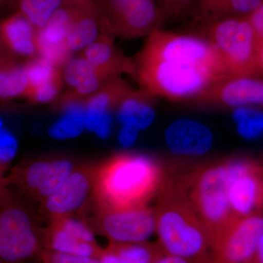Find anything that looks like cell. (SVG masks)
Instances as JSON below:
<instances>
[{
  "mask_svg": "<svg viewBox=\"0 0 263 263\" xmlns=\"http://www.w3.org/2000/svg\"><path fill=\"white\" fill-rule=\"evenodd\" d=\"M133 75L142 89L174 101L200 97L230 76L218 52L200 35L158 29L147 36L133 60Z\"/></svg>",
  "mask_w": 263,
  "mask_h": 263,
  "instance_id": "6da1fadb",
  "label": "cell"
},
{
  "mask_svg": "<svg viewBox=\"0 0 263 263\" xmlns=\"http://www.w3.org/2000/svg\"><path fill=\"white\" fill-rule=\"evenodd\" d=\"M62 1L64 4L92 15L99 21L100 12L95 0H62Z\"/></svg>",
  "mask_w": 263,
  "mask_h": 263,
  "instance_id": "1f68e13d",
  "label": "cell"
},
{
  "mask_svg": "<svg viewBox=\"0 0 263 263\" xmlns=\"http://www.w3.org/2000/svg\"><path fill=\"white\" fill-rule=\"evenodd\" d=\"M156 263H197L188 259L181 258V257H174V256L164 254L162 258L159 259Z\"/></svg>",
  "mask_w": 263,
  "mask_h": 263,
  "instance_id": "d590c367",
  "label": "cell"
},
{
  "mask_svg": "<svg viewBox=\"0 0 263 263\" xmlns=\"http://www.w3.org/2000/svg\"><path fill=\"white\" fill-rule=\"evenodd\" d=\"M131 89L121 76L107 81L85 102V127L100 138H107L111 130L112 114Z\"/></svg>",
  "mask_w": 263,
  "mask_h": 263,
  "instance_id": "2e32d148",
  "label": "cell"
},
{
  "mask_svg": "<svg viewBox=\"0 0 263 263\" xmlns=\"http://www.w3.org/2000/svg\"><path fill=\"white\" fill-rule=\"evenodd\" d=\"M233 117L240 136L248 139L263 136V111L258 108L235 109Z\"/></svg>",
  "mask_w": 263,
  "mask_h": 263,
  "instance_id": "83f0119b",
  "label": "cell"
},
{
  "mask_svg": "<svg viewBox=\"0 0 263 263\" xmlns=\"http://www.w3.org/2000/svg\"><path fill=\"white\" fill-rule=\"evenodd\" d=\"M169 174L160 161L151 156L114 154L98 164L91 205L105 209L148 205L160 193Z\"/></svg>",
  "mask_w": 263,
  "mask_h": 263,
  "instance_id": "7a4b0ae2",
  "label": "cell"
},
{
  "mask_svg": "<svg viewBox=\"0 0 263 263\" xmlns=\"http://www.w3.org/2000/svg\"><path fill=\"white\" fill-rule=\"evenodd\" d=\"M263 215L234 216L216 237L211 263H254Z\"/></svg>",
  "mask_w": 263,
  "mask_h": 263,
  "instance_id": "8fae6325",
  "label": "cell"
},
{
  "mask_svg": "<svg viewBox=\"0 0 263 263\" xmlns=\"http://www.w3.org/2000/svg\"><path fill=\"white\" fill-rule=\"evenodd\" d=\"M17 150L16 140L11 133L3 127L0 121V163L8 166Z\"/></svg>",
  "mask_w": 263,
  "mask_h": 263,
  "instance_id": "4dcf8cb0",
  "label": "cell"
},
{
  "mask_svg": "<svg viewBox=\"0 0 263 263\" xmlns=\"http://www.w3.org/2000/svg\"><path fill=\"white\" fill-rule=\"evenodd\" d=\"M41 243L45 249L96 259L104 249L84 218L79 216L48 219V226L41 228Z\"/></svg>",
  "mask_w": 263,
  "mask_h": 263,
  "instance_id": "7c38bea8",
  "label": "cell"
},
{
  "mask_svg": "<svg viewBox=\"0 0 263 263\" xmlns=\"http://www.w3.org/2000/svg\"><path fill=\"white\" fill-rule=\"evenodd\" d=\"M9 5L16 6V0H0V9Z\"/></svg>",
  "mask_w": 263,
  "mask_h": 263,
  "instance_id": "f35d334b",
  "label": "cell"
},
{
  "mask_svg": "<svg viewBox=\"0 0 263 263\" xmlns=\"http://www.w3.org/2000/svg\"><path fill=\"white\" fill-rule=\"evenodd\" d=\"M38 261L41 263H99V259L81 257L43 249Z\"/></svg>",
  "mask_w": 263,
  "mask_h": 263,
  "instance_id": "f546056e",
  "label": "cell"
},
{
  "mask_svg": "<svg viewBox=\"0 0 263 263\" xmlns=\"http://www.w3.org/2000/svg\"><path fill=\"white\" fill-rule=\"evenodd\" d=\"M166 143L173 153L185 157L203 155L212 146L213 136L204 124L190 119L173 122L164 133Z\"/></svg>",
  "mask_w": 263,
  "mask_h": 263,
  "instance_id": "e0dca14e",
  "label": "cell"
},
{
  "mask_svg": "<svg viewBox=\"0 0 263 263\" xmlns=\"http://www.w3.org/2000/svg\"><path fill=\"white\" fill-rule=\"evenodd\" d=\"M154 207L155 233L164 254L197 263H211L212 242L182 188L169 175Z\"/></svg>",
  "mask_w": 263,
  "mask_h": 263,
  "instance_id": "3957f363",
  "label": "cell"
},
{
  "mask_svg": "<svg viewBox=\"0 0 263 263\" xmlns=\"http://www.w3.org/2000/svg\"><path fill=\"white\" fill-rule=\"evenodd\" d=\"M28 79L24 65H21L8 48L0 53V101L24 98Z\"/></svg>",
  "mask_w": 263,
  "mask_h": 263,
  "instance_id": "603a6c76",
  "label": "cell"
},
{
  "mask_svg": "<svg viewBox=\"0 0 263 263\" xmlns=\"http://www.w3.org/2000/svg\"><path fill=\"white\" fill-rule=\"evenodd\" d=\"M7 166L0 163V199L8 192L9 188L5 184V176H6Z\"/></svg>",
  "mask_w": 263,
  "mask_h": 263,
  "instance_id": "e575fe53",
  "label": "cell"
},
{
  "mask_svg": "<svg viewBox=\"0 0 263 263\" xmlns=\"http://www.w3.org/2000/svg\"><path fill=\"white\" fill-rule=\"evenodd\" d=\"M37 31L28 18L17 11L0 22V40L13 54L37 56Z\"/></svg>",
  "mask_w": 263,
  "mask_h": 263,
  "instance_id": "ffe728a7",
  "label": "cell"
},
{
  "mask_svg": "<svg viewBox=\"0 0 263 263\" xmlns=\"http://www.w3.org/2000/svg\"><path fill=\"white\" fill-rule=\"evenodd\" d=\"M262 0H196L194 15L200 25L230 18L248 16Z\"/></svg>",
  "mask_w": 263,
  "mask_h": 263,
  "instance_id": "7402d4cb",
  "label": "cell"
},
{
  "mask_svg": "<svg viewBox=\"0 0 263 263\" xmlns=\"http://www.w3.org/2000/svg\"><path fill=\"white\" fill-rule=\"evenodd\" d=\"M27 263H30V262H27ZM40 263H41V262H40Z\"/></svg>",
  "mask_w": 263,
  "mask_h": 263,
  "instance_id": "60d3db41",
  "label": "cell"
},
{
  "mask_svg": "<svg viewBox=\"0 0 263 263\" xmlns=\"http://www.w3.org/2000/svg\"><path fill=\"white\" fill-rule=\"evenodd\" d=\"M196 0H159L158 7L164 22L178 21L193 11Z\"/></svg>",
  "mask_w": 263,
  "mask_h": 263,
  "instance_id": "f1b7e54d",
  "label": "cell"
},
{
  "mask_svg": "<svg viewBox=\"0 0 263 263\" xmlns=\"http://www.w3.org/2000/svg\"><path fill=\"white\" fill-rule=\"evenodd\" d=\"M247 17L253 27L259 44L263 41V0L260 5Z\"/></svg>",
  "mask_w": 263,
  "mask_h": 263,
  "instance_id": "d6a6232c",
  "label": "cell"
},
{
  "mask_svg": "<svg viewBox=\"0 0 263 263\" xmlns=\"http://www.w3.org/2000/svg\"><path fill=\"white\" fill-rule=\"evenodd\" d=\"M92 215L84 217L95 235L108 242L136 243L146 241L155 233L154 207L143 205L128 209L92 208Z\"/></svg>",
  "mask_w": 263,
  "mask_h": 263,
  "instance_id": "9c48e42d",
  "label": "cell"
},
{
  "mask_svg": "<svg viewBox=\"0 0 263 263\" xmlns=\"http://www.w3.org/2000/svg\"><path fill=\"white\" fill-rule=\"evenodd\" d=\"M156 98L146 90L132 88L116 111L119 120L123 124L132 126L138 131L149 127L156 117Z\"/></svg>",
  "mask_w": 263,
  "mask_h": 263,
  "instance_id": "44dd1931",
  "label": "cell"
},
{
  "mask_svg": "<svg viewBox=\"0 0 263 263\" xmlns=\"http://www.w3.org/2000/svg\"><path fill=\"white\" fill-rule=\"evenodd\" d=\"M200 27L201 35L218 52L230 76L258 73V42L248 17H230Z\"/></svg>",
  "mask_w": 263,
  "mask_h": 263,
  "instance_id": "8992f818",
  "label": "cell"
},
{
  "mask_svg": "<svg viewBox=\"0 0 263 263\" xmlns=\"http://www.w3.org/2000/svg\"><path fill=\"white\" fill-rule=\"evenodd\" d=\"M78 164L69 157L59 156L24 161L6 174L5 184L41 204L61 186Z\"/></svg>",
  "mask_w": 263,
  "mask_h": 263,
  "instance_id": "ba28073f",
  "label": "cell"
},
{
  "mask_svg": "<svg viewBox=\"0 0 263 263\" xmlns=\"http://www.w3.org/2000/svg\"><path fill=\"white\" fill-rule=\"evenodd\" d=\"M138 129L132 126L123 124V127L119 133V142L123 146H129L136 141L138 136Z\"/></svg>",
  "mask_w": 263,
  "mask_h": 263,
  "instance_id": "836d02e7",
  "label": "cell"
},
{
  "mask_svg": "<svg viewBox=\"0 0 263 263\" xmlns=\"http://www.w3.org/2000/svg\"><path fill=\"white\" fill-rule=\"evenodd\" d=\"M24 67L28 79L24 99L35 104L55 101L64 82L60 69L38 56L30 58Z\"/></svg>",
  "mask_w": 263,
  "mask_h": 263,
  "instance_id": "ac0fdd59",
  "label": "cell"
},
{
  "mask_svg": "<svg viewBox=\"0 0 263 263\" xmlns=\"http://www.w3.org/2000/svg\"><path fill=\"white\" fill-rule=\"evenodd\" d=\"M100 33L98 18L76 9L67 35L69 47L72 52L82 51L94 42Z\"/></svg>",
  "mask_w": 263,
  "mask_h": 263,
  "instance_id": "cb8c5ba5",
  "label": "cell"
},
{
  "mask_svg": "<svg viewBox=\"0 0 263 263\" xmlns=\"http://www.w3.org/2000/svg\"><path fill=\"white\" fill-rule=\"evenodd\" d=\"M81 56L112 77H119L123 73L133 75V60L124 56L108 34L100 33L94 42L81 51Z\"/></svg>",
  "mask_w": 263,
  "mask_h": 263,
  "instance_id": "d6986e66",
  "label": "cell"
},
{
  "mask_svg": "<svg viewBox=\"0 0 263 263\" xmlns=\"http://www.w3.org/2000/svg\"><path fill=\"white\" fill-rule=\"evenodd\" d=\"M228 200L233 215H263V163L235 156L226 159Z\"/></svg>",
  "mask_w": 263,
  "mask_h": 263,
  "instance_id": "30bf717a",
  "label": "cell"
},
{
  "mask_svg": "<svg viewBox=\"0 0 263 263\" xmlns=\"http://www.w3.org/2000/svg\"><path fill=\"white\" fill-rule=\"evenodd\" d=\"M100 32L134 39L162 28L164 21L155 0H95Z\"/></svg>",
  "mask_w": 263,
  "mask_h": 263,
  "instance_id": "52a82bcc",
  "label": "cell"
},
{
  "mask_svg": "<svg viewBox=\"0 0 263 263\" xmlns=\"http://www.w3.org/2000/svg\"><path fill=\"white\" fill-rule=\"evenodd\" d=\"M257 60H258L259 71L263 73V41L258 44Z\"/></svg>",
  "mask_w": 263,
  "mask_h": 263,
  "instance_id": "74e56055",
  "label": "cell"
},
{
  "mask_svg": "<svg viewBox=\"0 0 263 263\" xmlns=\"http://www.w3.org/2000/svg\"><path fill=\"white\" fill-rule=\"evenodd\" d=\"M60 112L62 116L50 128L49 135L53 138L66 140L79 136L85 127L84 104H73Z\"/></svg>",
  "mask_w": 263,
  "mask_h": 263,
  "instance_id": "d4e9b609",
  "label": "cell"
},
{
  "mask_svg": "<svg viewBox=\"0 0 263 263\" xmlns=\"http://www.w3.org/2000/svg\"><path fill=\"white\" fill-rule=\"evenodd\" d=\"M99 73L105 74L109 77L114 78L107 72L94 67L87 60L80 56L71 59L63 67L62 77L64 82L68 85L70 88H75L84 84Z\"/></svg>",
  "mask_w": 263,
  "mask_h": 263,
  "instance_id": "4316f807",
  "label": "cell"
},
{
  "mask_svg": "<svg viewBox=\"0 0 263 263\" xmlns=\"http://www.w3.org/2000/svg\"><path fill=\"white\" fill-rule=\"evenodd\" d=\"M98 163H79L51 196L41 203L48 219L84 215L94 188Z\"/></svg>",
  "mask_w": 263,
  "mask_h": 263,
  "instance_id": "4fadbf2b",
  "label": "cell"
},
{
  "mask_svg": "<svg viewBox=\"0 0 263 263\" xmlns=\"http://www.w3.org/2000/svg\"><path fill=\"white\" fill-rule=\"evenodd\" d=\"M176 180L209 232L213 245L234 216L228 200L226 160L195 166Z\"/></svg>",
  "mask_w": 263,
  "mask_h": 263,
  "instance_id": "277c9868",
  "label": "cell"
},
{
  "mask_svg": "<svg viewBox=\"0 0 263 263\" xmlns=\"http://www.w3.org/2000/svg\"><path fill=\"white\" fill-rule=\"evenodd\" d=\"M62 4V0H16L17 11L37 29L42 28Z\"/></svg>",
  "mask_w": 263,
  "mask_h": 263,
  "instance_id": "484cf974",
  "label": "cell"
},
{
  "mask_svg": "<svg viewBox=\"0 0 263 263\" xmlns=\"http://www.w3.org/2000/svg\"><path fill=\"white\" fill-rule=\"evenodd\" d=\"M76 10L63 3L42 28L38 29L37 56L57 68H63L72 58L67 35Z\"/></svg>",
  "mask_w": 263,
  "mask_h": 263,
  "instance_id": "9a60e30c",
  "label": "cell"
},
{
  "mask_svg": "<svg viewBox=\"0 0 263 263\" xmlns=\"http://www.w3.org/2000/svg\"><path fill=\"white\" fill-rule=\"evenodd\" d=\"M41 228L22 195L9 188L0 199V263H27L43 250Z\"/></svg>",
  "mask_w": 263,
  "mask_h": 263,
  "instance_id": "5b68a950",
  "label": "cell"
},
{
  "mask_svg": "<svg viewBox=\"0 0 263 263\" xmlns=\"http://www.w3.org/2000/svg\"><path fill=\"white\" fill-rule=\"evenodd\" d=\"M5 48H7L4 46V44H3V42H2L1 40H0V53H1L2 51H3V50H5Z\"/></svg>",
  "mask_w": 263,
  "mask_h": 263,
  "instance_id": "ab89813d",
  "label": "cell"
},
{
  "mask_svg": "<svg viewBox=\"0 0 263 263\" xmlns=\"http://www.w3.org/2000/svg\"><path fill=\"white\" fill-rule=\"evenodd\" d=\"M193 102L210 108H261L263 79L254 76H228L213 85Z\"/></svg>",
  "mask_w": 263,
  "mask_h": 263,
  "instance_id": "5bb4252c",
  "label": "cell"
},
{
  "mask_svg": "<svg viewBox=\"0 0 263 263\" xmlns=\"http://www.w3.org/2000/svg\"><path fill=\"white\" fill-rule=\"evenodd\" d=\"M254 263H263V232L259 238L258 245L256 249Z\"/></svg>",
  "mask_w": 263,
  "mask_h": 263,
  "instance_id": "8d00e7d4",
  "label": "cell"
}]
</instances>
